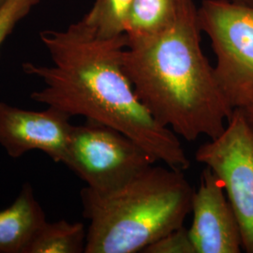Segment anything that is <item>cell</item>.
I'll return each mask as SVG.
<instances>
[{"label": "cell", "instance_id": "6da1fadb", "mask_svg": "<svg viewBox=\"0 0 253 253\" xmlns=\"http://www.w3.org/2000/svg\"><path fill=\"white\" fill-rule=\"evenodd\" d=\"M40 39L52 65H22L25 73L44 84L31 94V100L71 118L114 127L166 166L181 171L190 168L177 135L154 119L126 76L125 34L101 38L80 20L65 30H43Z\"/></svg>", "mask_w": 253, "mask_h": 253}, {"label": "cell", "instance_id": "7a4b0ae2", "mask_svg": "<svg viewBox=\"0 0 253 253\" xmlns=\"http://www.w3.org/2000/svg\"><path fill=\"white\" fill-rule=\"evenodd\" d=\"M198 8L175 0L170 26L154 36L127 42L123 69L154 119L188 142L215 139L235 109L201 48Z\"/></svg>", "mask_w": 253, "mask_h": 253}, {"label": "cell", "instance_id": "3957f363", "mask_svg": "<svg viewBox=\"0 0 253 253\" xmlns=\"http://www.w3.org/2000/svg\"><path fill=\"white\" fill-rule=\"evenodd\" d=\"M182 172L152 164L116 190L84 188L83 215L89 221L84 253H143L183 226L195 190Z\"/></svg>", "mask_w": 253, "mask_h": 253}, {"label": "cell", "instance_id": "277c9868", "mask_svg": "<svg viewBox=\"0 0 253 253\" xmlns=\"http://www.w3.org/2000/svg\"><path fill=\"white\" fill-rule=\"evenodd\" d=\"M198 20L211 41L221 89L233 108H244L253 100V6L203 0Z\"/></svg>", "mask_w": 253, "mask_h": 253}, {"label": "cell", "instance_id": "5b68a950", "mask_svg": "<svg viewBox=\"0 0 253 253\" xmlns=\"http://www.w3.org/2000/svg\"><path fill=\"white\" fill-rule=\"evenodd\" d=\"M157 161L134 140L111 126L86 120L73 126L65 164L97 192L116 190Z\"/></svg>", "mask_w": 253, "mask_h": 253}, {"label": "cell", "instance_id": "8992f818", "mask_svg": "<svg viewBox=\"0 0 253 253\" xmlns=\"http://www.w3.org/2000/svg\"><path fill=\"white\" fill-rule=\"evenodd\" d=\"M195 159L221 181L239 224L242 251L253 253V128L241 109H235L220 135L200 146Z\"/></svg>", "mask_w": 253, "mask_h": 253}, {"label": "cell", "instance_id": "52a82bcc", "mask_svg": "<svg viewBox=\"0 0 253 253\" xmlns=\"http://www.w3.org/2000/svg\"><path fill=\"white\" fill-rule=\"evenodd\" d=\"M71 118L54 107L30 111L0 101V145L13 159L40 150L54 163H63L73 126Z\"/></svg>", "mask_w": 253, "mask_h": 253}, {"label": "cell", "instance_id": "ba28073f", "mask_svg": "<svg viewBox=\"0 0 253 253\" xmlns=\"http://www.w3.org/2000/svg\"><path fill=\"white\" fill-rule=\"evenodd\" d=\"M225 193L221 181L206 167L191 204L189 232L196 253L242 252L239 224Z\"/></svg>", "mask_w": 253, "mask_h": 253}, {"label": "cell", "instance_id": "9c48e42d", "mask_svg": "<svg viewBox=\"0 0 253 253\" xmlns=\"http://www.w3.org/2000/svg\"><path fill=\"white\" fill-rule=\"evenodd\" d=\"M46 220L31 185L26 183L15 201L0 211V253H25L37 230Z\"/></svg>", "mask_w": 253, "mask_h": 253}, {"label": "cell", "instance_id": "30bf717a", "mask_svg": "<svg viewBox=\"0 0 253 253\" xmlns=\"http://www.w3.org/2000/svg\"><path fill=\"white\" fill-rule=\"evenodd\" d=\"M175 15V0H132L126 14V42L154 36L169 27Z\"/></svg>", "mask_w": 253, "mask_h": 253}, {"label": "cell", "instance_id": "8fae6325", "mask_svg": "<svg viewBox=\"0 0 253 253\" xmlns=\"http://www.w3.org/2000/svg\"><path fill=\"white\" fill-rule=\"evenodd\" d=\"M86 232L87 229L81 222L46 220L37 230L25 253H84Z\"/></svg>", "mask_w": 253, "mask_h": 253}, {"label": "cell", "instance_id": "7c38bea8", "mask_svg": "<svg viewBox=\"0 0 253 253\" xmlns=\"http://www.w3.org/2000/svg\"><path fill=\"white\" fill-rule=\"evenodd\" d=\"M132 0H95L83 21L101 38L125 34V23Z\"/></svg>", "mask_w": 253, "mask_h": 253}, {"label": "cell", "instance_id": "4fadbf2b", "mask_svg": "<svg viewBox=\"0 0 253 253\" xmlns=\"http://www.w3.org/2000/svg\"><path fill=\"white\" fill-rule=\"evenodd\" d=\"M41 0H6L0 8V50L19 23Z\"/></svg>", "mask_w": 253, "mask_h": 253}, {"label": "cell", "instance_id": "5bb4252c", "mask_svg": "<svg viewBox=\"0 0 253 253\" xmlns=\"http://www.w3.org/2000/svg\"><path fill=\"white\" fill-rule=\"evenodd\" d=\"M145 253H196L189 229L181 226L145 248Z\"/></svg>", "mask_w": 253, "mask_h": 253}, {"label": "cell", "instance_id": "9a60e30c", "mask_svg": "<svg viewBox=\"0 0 253 253\" xmlns=\"http://www.w3.org/2000/svg\"><path fill=\"white\" fill-rule=\"evenodd\" d=\"M236 2L242 3V4H246V5H250V6H253V0H235Z\"/></svg>", "mask_w": 253, "mask_h": 253}, {"label": "cell", "instance_id": "2e32d148", "mask_svg": "<svg viewBox=\"0 0 253 253\" xmlns=\"http://www.w3.org/2000/svg\"><path fill=\"white\" fill-rule=\"evenodd\" d=\"M5 1H6V0H0V8H1V6L5 3Z\"/></svg>", "mask_w": 253, "mask_h": 253}]
</instances>
